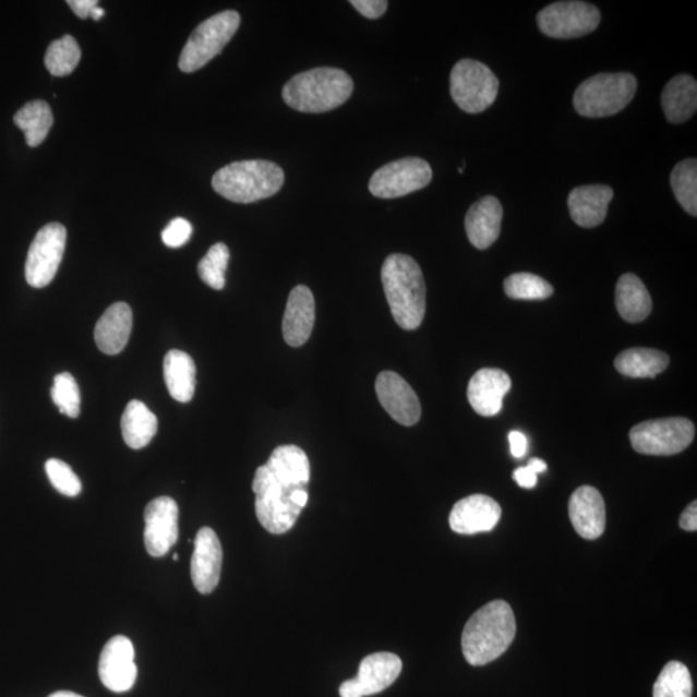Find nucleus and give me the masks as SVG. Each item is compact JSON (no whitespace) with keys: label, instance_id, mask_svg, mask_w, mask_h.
Returning <instances> with one entry per match:
<instances>
[{"label":"nucleus","instance_id":"f257e3e1","mask_svg":"<svg viewBox=\"0 0 697 697\" xmlns=\"http://www.w3.org/2000/svg\"><path fill=\"white\" fill-rule=\"evenodd\" d=\"M517 625L509 603L483 605L465 625L461 646L470 665L482 666L502 657L516 637Z\"/></svg>","mask_w":697,"mask_h":697},{"label":"nucleus","instance_id":"f704fd0d","mask_svg":"<svg viewBox=\"0 0 697 697\" xmlns=\"http://www.w3.org/2000/svg\"><path fill=\"white\" fill-rule=\"evenodd\" d=\"M504 291L514 300H545L551 298L554 288L532 273H516L505 279Z\"/></svg>","mask_w":697,"mask_h":697},{"label":"nucleus","instance_id":"49530a36","mask_svg":"<svg viewBox=\"0 0 697 697\" xmlns=\"http://www.w3.org/2000/svg\"><path fill=\"white\" fill-rule=\"evenodd\" d=\"M527 465L537 474L544 473V471H546V469H548L546 462L544 460H541V459H531L530 461H528Z\"/></svg>","mask_w":697,"mask_h":697},{"label":"nucleus","instance_id":"ddd939ff","mask_svg":"<svg viewBox=\"0 0 697 697\" xmlns=\"http://www.w3.org/2000/svg\"><path fill=\"white\" fill-rule=\"evenodd\" d=\"M144 541L154 558L165 557L179 539V506L173 498L160 496L147 504Z\"/></svg>","mask_w":697,"mask_h":697},{"label":"nucleus","instance_id":"412c9836","mask_svg":"<svg viewBox=\"0 0 697 697\" xmlns=\"http://www.w3.org/2000/svg\"><path fill=\"white\" fill-rule=\"evenodd\" d=\"M502 221L503 207L495 196H484L476 202L465 217L469 242L478 250H488L497 241Z\"/></svg>","mask_w":697,"mask_h":697},{"label":"nucleus","instance_id":"a18cd8bd","mask_svg":"<svg viewBox=\"0 0 697 697\" xmlns=\"http://www.w3.org/2000/svg\"><path fill=\"white\" fill-rule=\"evenodd\" d=\"M341 697H364L356 678L345 681L340 686Z\"/></svg>","mask_w":697,"mask_h":697},{"label":"nucleus","instance_id":"9b49d317","mask_svg":"<svg viewBox=\"0 0 697 697\" xmlns=\"http://www.w3.org/2000/svg\"><path fill=\"white\" fill-rule=\"evenodd\" d=\"M67 229L59 223L41 228L31 245L25 264V278L34 288L47 287L59 272L67 248Z\"/></svg>","mask_w":697,"mask_h":697},{"label":"nucleus","instance_id":"f8f14e48","mask_svg":"<svg viewBox=\"0 0 697 697\" xmlns=\"http://www.w3.org/2000/svg\"><path fill=\"white\" fill-rule=\"evenodd\" d=\"M601 23V12L587 2H557L538 15L542 34L554 39H575L593 33Z\"/></svg>","mask_w":697,"mask_h":697},{"label":"nucleus","instance_id":"473e14b6","mask_svg":"<svg viewBox=\"0 0 697 697\" xmlns=\"http://www.w3.org/2000/svg\"><path fill=\"white\" fill-rule=\"evenodd\" d=\"M81 56V47L72 35H63L49 45L45 58L46 68L53 76H67L74 72Z\"/></svg>","mask_w":697,"mask_h":697},{"label":"nucleus","instance_id":"2eb2a0df","mask_svg":"<svg viewBox=\"0 0 697 697\" xmlns=\"http://www.w3.org/2000/svg\"><path fill=\"white\" fill-rule=\"evenodd\" d=\"M380 404L390 417L405 426L418 424L421 405L417 393L398 373L384 371L376 378Z\"/></svg>","mask_w":697,"mask_h":697},{"label":"nucleus","instance_id":"39448f33","mask_svg":"<svg viewBox=\"0 0 697 697\" xmlns=\"http://www.w3.org/2000/svg\"><path fill=\"white\" fill-rule=\"evenodd\" d=\"M307 489L284 480L263 465L256 470L252 490L255 492V510L260 525L267 532L281 534L291 530L302 512L292 502L295 491Z\"/></svg>","mask_w":697,"mask_h":697},{"label":"nucleus","instance_id":"1a4fd4ad","mask_svg":"<svg viewBox=\"0 0 697 697\" xmlns=\"http://www.w3.org/2000/svg\"><path fill=\"white\" fill-rule=\"evenodd\" d=\"M629 438L638 454L672 456L692 445L695 425L685 418L649 420L633 428Z\"/></svg>","mask_w":697,"mask_h":697},{"label":"nucleus","instance_id":"58836bf2","mask_svg":"<svg viewBox=\"0 0 697 697\" xmlns=\"http://www.w3.org/2000/svg\"><path fill=\"white\" fill-rule=\"evenodd\" d=\"M193 227L185 218H173L161 232V241L170 249H180L192 238Z\"/></svg>","mask_w":697,"mask_h":697},{"label":"nucleus","instance_id":"79ce46f5","mask_svg":"<svg viewBox=\"0 0 697 697\" xmlns=\"http://www.w3.org/2000/svg\"><path fill=\"white\" fill-rule=\"evenodd\" d=\"M510 453L517 459H522L527 453L528 442L527 436L518 431L509 433Z\"/></svg>","mask_w":697,"mask_h":697},{"label":"nucleus","instance_id":"0eeeda50","mask_svg":"<svg viewBox=\"0 0 697 697\" xmlns=\"http://www.w3.org/2000/svg\"><path fill=\"white\" fill-rule=\"evenodd\" d=\"M239 25L241 16L236 11H224L203 21L182 49L179 60L181 72L194 73L206 67L235 37Z\"/></svg>","mask_w":697,"mask_h":697},{"label":"nucleus","instance_id":"b1692460","mask_svg":"<svg viewBox=\"0 0 697 697\" xmlns=\"http://www.w3.org/2000/svg\"><path fill=\"white\" fill-rule=\"evenodd\" d=\"M402 660L392 652H376L369 654L359 665L356 677L363 696L383 693L390 687L402 672Z\"/></svg>","mask_w":697,"mask_h":697},{"label":"nucleus","instance_id":"72a5a7b5","mask_svg":"<svg viewBox=\"0 0 697 697\" xmlns=\"http://www.w3.org/2000/svg\"><path fill=\"white\" fill-rule=\"evenodd\" d=\"M692 674L685 664L671 661L653 685V697H693Z\"/></svg>","mask_w":697,"mask_h":697},{"label":"nucleus","instance_id":"de8ad7c7","mask_svg":"<svg viewBox=\"0 0 697 697\" xmlns=\"http://www.w3.org/2000/svg\"><path fill=\"white\" fill-rule=\"evenodd\" d=\"M105 15V10L101 9L100 5H97L96 9L93 11V13H91V17H93L95 21L101 20Z\"/></svg>","mask_w":697,"mask_h":697},{"label":"nucleus","instance_id":"cd10ccee","mask_svg":"<svg viewBox=\"0 0 697 697\" xmlns=\"http://www.w3.org/2000/svg\"><path fill=\"white\" fill-rule=\"evenodd\" d=\"M122 435L125 445L141 449L149 445L158 432V419L141 400H131L122 417Z\"/></svg>","mask_w":697,"mask_h":697},{"label":"nucleus","instance_id":"7c9ffc66","mask_svg":"<svg viewBox=\"0 0 697 697\" xmlns=\"http://www.w3.org/2000/svg\"><path fill=\"white\" fill-rule=\"evenodd\" d=\"M13 122L25 133L26 144L37 147L48 136L53 125L51 107L46 101L35 100L21 108Z\"/></svg>","mask_w":697,"mask_h":697},{"label":"nucleus","instance_id":"8fccbe9b","mask_svg":"<svg viewBox=\"0 0 697 697\" xmlns=\"http://www.w3.org/2000/svg\"><path fill=\"white\" fill-rule=\"evenodd\" d=\"M173 561H179V555L178 554H173Z\"/></svg>","mask_w":697,"mask_h":697},{"label":"nucleus","instance_id":"6e6552de","mask_svg":"<svg viewBox=\"0 0 697 697\" xmlns=\"http://www.w3.org/2000/svg\"><path fill=\"white\" fill-rule=\"evenodd\" d=\"M450 96L457 107L469 115H478L495 103L498 80L489 67L476 60L465 59L450 72Z\"/></svg>","mask_w":697,"mask_h":697},{"label":"nucleus","instance_id":"2f4dec72","mask_svg":"<svg viewBox=\"0 0 697 697\" xmlns=\"http://www.w3.org/2000/svg\"><path fill=\"white\" fill-rule=\"evenodd\" d=\"M675 199L688 215L697 216V161L688 158L680 161L671 175Z\"/></svg>","mask_w":697,"mask_h":697},{"label":"nucleus","instance_id":"423d86ee","mask_svg":"<svg viewBox=\"0 0 697 697\" xmlns=\"http://www.w3.org/2000/svg\"><path fill=\"white\" fill-rule=\"evenodd\" d=\"M638 82L629 73H602L589 77L577 87L574 107L586 118H604L617 115L632 103Z\"/></svg>","mask_w":697,"mask_h":697},{"label":"nucleus","instance_id":"c03bdc74","mask_svg":"<svg viewBox=\"0 0 697 697\" xmlns=\"http://www.w3.org/2000/svg\"><path fill=\"white\" fill-rule=\"evenodd\" d=\"M680 526L682 530L688 532H695L697 530V503L693 502L687 506L685 512L682 513L680 518Z\"/></svg>","mask_w":697,"mask_h":697},{"label":"nucleus","instance_id":"9d476101","mask_svg":"<svg viewBox=\"0 0 697 697\" xmlns=\"http://www.w3.org/2000/svg\"><path fill=\"white\" fill-rule=\"evenodd\" d=\"M432 167L421 158H404L387 164L372 175L369 189L382 200L405 196L431 184Z\"/></svg>","mask_w":697,"mask_h":697},{"label":"nucleus","instance_id":"393cba45","mask_svg":"<svg viewBox=\"0 0 697 697\" xmlns=\"http://www.w3.org/2000/svg\"><path fill=\"white\" fill-rule=\"evenodd\" d=\"M661 105L668 122L681 124L692 119L697 109V83L694 76L681 74L669 81Z\"/></svg>","mask_w":697,"mask_h":697},{"label":"nucleus","instance_id":"20e7f679","mask_svg":"<svg viewBox=\"0 0 697 697\" xmlns=\"http://www.w3.org/2000/svg\"><path fill=\"white\" fill-rule=\"evenodd\" d=\"M285 184V172L269 160L235 161L218 170L213 188L225 200L236 203H253L271 199Z\"/></svg>","mask_w":697,"mask_h":697},{"label":"nucleus","instance_id":"bb28decb","mask_svg":"<svg viewBox=\"0 0 697 697\" xmlns=\"http://www.w3.org/2000/svg\"><path fill=\"white\" fill-rule=\"evenodd\" d=\"M164 375L168 393L175 400L188 404L193 399L196 369L193 358L185 351H168L164 362Z\"/></svg>","mask_w":697,"mask_h":697},{"label":"nucleus","instance_id":"5701e85b","mask_svg":"<svg viewBox=\"0 0 697 697\" xmlns=\"http://www.w3.org/2000/svg\"><path fill=\"white\" fill-rule=\"evenodd\" d=\"M132 310L125 302H116L107 309L95 328L97 348L108 356L122 353L130 340Z\"/></svg>","mask_w":697,"mask_h":697},{"label":"nucleus","instance_id":"4c0bfd02","mask_svg":"<svg viewBox=\"0 0 697 697\" xmlns=\"http://www.w3.org/2000/svg\"><path fill=\"white\" fill-rule=\"evenodd\" d=\"M46 473L49 482L60 494L68 497H75L81 494V480L69 464L59 459H49L46 462Z\"/></svg>","mask_w":697,"mask_h":697},{"label":"nucleus","instance_id":"7ed1b4c3","mask_svg":"<svg viewBox=\"0 0 697 697\" xmlns=\"http://www.w3.org/2000/svg\"><path fill=\"white\" fill-rule=\"evenodd\" d=\"M348 73L336 68H316L295 75L284 88L285 103L301 112H326L341 107L353 94Z\"/></svg>","mask_w":697,"mask_h":697},{"label":"nucleus","instance_id":"a211bd4d","mask_svg":"<svg viewBox=\"0 0 697 697\" xmlns=\"http://www.w3.org/2000/svg\"><path fill=\"white\" fill-rule=\"evenodd\" d=\"M510 387L512 380L508 373L498 369H482L470 378L469 404L481 417H496L503 410L504 398Z\"/></svg>","mask_w":697,"mask_h":697},{"label":"nucleus","instance_id":"4468645a","mask_svg":"<svg viewBox=\"0 0 697 697\" xmlns=\"http://www.w3.org/2000/svg\"><path fill=\"white\" fill-rule=\"evenodd\" d=\"M98 675L110 692H130L137 678L135 649L131 639L124 636L109 639L98 661Z\"/></svg>","mask_w":697,"mask_h":697},{"label":"nucleus","instance_id":"a878e982","mask_svg":"<svg viewBox=\"0 0 697 697\" xmlns=\"http://www.w3.org/2000/svg\"><path fill=\"white\" fill-rule=\"evenodd\" d=\"M616 309L622 319L629 323H639L650 315L651 295L636 274H624L616 285Z\"/></svg>","mask_w":697,"mask_h":697},{"label":"nucleus","instance_id":"37998d69","mask_svg":"<svg viewBox=\"0 0 697 697\" xmlns=\"http://www.w3.org/2000/svg\"><path fill=\"white\" fill-rule=\"evenodd\" d=\"M68 5L77 17L84 20L91 17V13L96 9L98 2L96 0H69Z\"/></svg>","mask_w":697,"mask_h":697},{"label":"nucleus","instance_id":"c756f323","mask_svg":"<svg viewBox=\"0 0 697 697\" xmlns=\"http://www.w3.org/2000/svg\"><path fill=\"white\" fill-rule=\"evenodd\" d=\"M266 465L284 480L308 488L310 462L307 454L300 447L295 445L277 447L273 450Z\"/></svg>","mask_w":697,"mask_h":697},{"label":"nucleus","instance_id":"6ab92c4d","mask_svg":"<svg viewBox=\"0 0 697 697\" xmlns=\"http://www.w3.org/2000/svg\"><path fill=\"white\" fill-rule=\"evenodd\" d=\"M569 519L579 537L601 538L605 528V505L600 491L590 485L577 489L568 503Z\"/></svg>","mask_w":697,"mask_h":697},{"label":"nucleus","instance_id":"ea45409f","mask_svg":"<svg viewBox=\"0 0 697 697\" xmlns=\"http://www.w3.org/2000/svg\"><path fill=\"white\" fill-rule=\"evenodd\" d=\"M351 5L361 13L362 16L376 20L384 15L387 10L385 0H351Z\"/></svg>","mask_w":697,"mask_h":697},{"label":"nucleus","instance_id":"c85d7f7f","mask_svg":"<svg viewBox=\"0 0 697 697\" xmlns=\"http://www.w3.org/2000/svg\"><path fill=\"white\" fill-rule=\"evenodd\" d=\"M668 365V354L657 349L633 348L615 359V369L632 378L657 377Z\"/></svg>","mask_w":697,"mask_h":697},{"label":"nucleus","instance_id":"f03ea898","mask_svg":"<svg viewBox=\"0 0 697 697\" xmlns=\"http://www.w3.org/2000/svg\"><path fill=\"white\" fill-rule=\"evenodd\" d=\"M382 280L397 325L406 331L419 328L426 310V287L419 264L404 253H394L385 260Z\"/></svg>","mask_w":697,"mask_h":697},{"label":"nucleus","instance_id":"f3484780","mask_svg":"<svg viewBox=\"0 0 697 697\" xmlns=\"http://www.w3.org/2000/svg\"><path fill=\"white\" fill-rule=\"evenodd\" d=\"M502 508L494 498L470 495L457 502L449 514V527L456 533L476 534L494 530Z\"/></svg>","mask_w":697,"mask_h":697},{"label":"nucleus","instance_id":"e433bc0d","mask_svg":"<svg viewBox=\"0 0 697 697\" xmlns=\"http://www.w3.org/2000/svg\"><path fill=\"white\" fill-rule=\"evenodd\" d=\"M53 404L70 419L81 414V392L72 373L62 372L55 377L51 389Z\"/></svg>","mask_w":697,"mask_h":697},{"label":"nucleus","instance_id":"4be33fe9","mask_svg":"<svg viewBox=\"0 0 697 697\" xmlns=\"http://www.w3.org/2000/svg\"><path fill=\"white\" fill-rule=\"evenodd\" d=\"M614 190L608 185L575 188L568 195V209L575 224L581 228H596L608 216Z\"/></svg>","mask_w":697,"mask_h":697},{"label":"nucleus","instance_id":"09e8293b","mask_svg":"<svg viewBox=\"0 0 697 697\" xmlns=\"http://www.w3.org/2000/svg\"><path fill=\"white\" fill-rule=\"evenodd\" d=\"M48 697H84L72 692H58Z\"/></svg>","mask_w":697,"mask_h":697},{"label":"nucleus","instance_id":"dca6fc26","mask_svg":"<svg viewBox=\"0 0 697 697\" xmlns=\"http://www.w3.org/2000/svg\"><path fill=\"white\" fill-rule=\"evenodd\" d=\"M223 567V548L213 528L203 527L196 533L192 557V580L196 590L209 594L220 581Z\"/></svg>","mask_w":697,"mask_h":697},{"label":"nucleus","instance_id":"aec40b11","mask_svg":"<svg viewBox=\"0 0 697 697\" xmlns=\"http://www.w3.org/2000/svg\"><path fill=\"white\" fill-rule=\"evenodd\" d=\"M315 322V301L307 286H296L288 298L284 316V337L290 347L304 345Z\"/></svg>","mask_w":697,"mask_h":697},{"label":"nucleus","instance_id":"a19ab883","mask_svg":"<svg viewBox=\"0 0 697 697\" xmlns=\"http://www.w3.org/2000/svg\"><path fill=\"white\" fill-rule=\"evenodd\" d=\"M513 478L522 489L531 490L538 484V474L528 465L514 470Z\"/></svg>","mask_w":697,"mask_h":697},{"label":"nucleus","instance_id":"c9c22d12","mask_svg":"<svg viewBox=\"0 0 697 697\" xmlns=\"http://www.w3.org/2000/svg\"><path fill=\"white\" fill-rule=\"evenodd\" d=\"M229 259L230 251L227 244L216 243L213 245L199 265L200 277L204 284L216 291L223 290Z\"/></svg>","mask_w":697,"mask_h":697}]
</instances>
